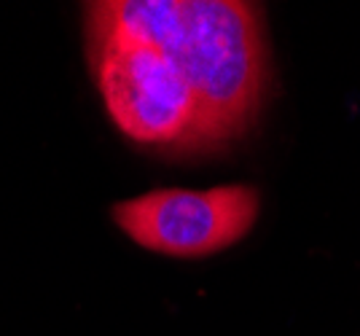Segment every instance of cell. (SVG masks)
I'll return each instance as SVG.
<instances>
[{"mask_svg":"<svg viewBox=\"0 0 360 336\" xmlns=\"http://www.w3.org/2000/svg\"><path fill=\"white\" fill-rule=\"evenodd\" d=\"M86 16L156 46L194 94L202 153L240 140L266 92V44L255 3L100 0Z\"/></svg>","mask_w":360,"mask_h":336,"instance_id":"1","label":"cell"},{"mask_svg":"<svg viewBox=\"0 0 360 336\" xmlns=\"http://www.w3.org/2000/svg\"><path fill=\"white\" fill-rule=\"evenodd\" d=\"M86 49L103 103L127 138L159 151L202 153L199 105L159 49L89 16Z\"/></svg>","mask_w":360,"mask_h":336,"instance_id":"2","label":"cell"},{"mask_svg":"<svg viewBox=\"0 0 360 336\" xmlns=\"http://www.w3.org/2000/svg\"><path fill=\"white\" fill-rule=\"evenodd\" d=\"M261 199L253 186L205 191L156 188L113 205V221L132 243L178 259L221 253L253 229Z\"/></svg>","mask_w":360,"mask_h":336,"instance_id":"3","label":"cell"}]
</instances>
